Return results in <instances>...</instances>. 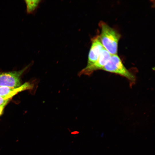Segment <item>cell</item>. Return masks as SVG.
I'll return each mask as SVG.
<instances>
[{
    "label": "cell",
    "instance_id": "cell-2",
    "mask_svg": "<svg viewBox=\"0 0 155 155\" xmlns=\"http://www.w3.org/2000/svg\"><path fill=\"white\" fill-rule=\"evenodd\" d=\"M102 69L123 76L131 82L135 80L134 75L125 67L117 54L111 55Z\"/></svg>",
    "mask_w": 155,
    "mask_h": 155
},
{
    "label": "cell",
    "instance_id": "cell-4",
    "mask_svg": "<svg viewBox=\"0 0 155 155\" xmlns=\"http://www.w3.org/2000/svg\"><path fill=\"white\" fill-rule=\"evenodd\" d=\"M111 55L104 48L102 50L96 62L92 65L86 67L78 73V75H90L94 71L102 69L109 60Z\"/></svg>",
    "mask_w": 155,
    "mask_h": 155
},
{
    "label": "cell",
    "instance_id": "cell-7",
    "mask_svg": "<svg viewBox=\"0 0 155 155\" xmlns=\"http://www.w3.org/2000/svg\"><path fill=\"white\" fill-rule=\"evenodd\" d=\"M26 12L28 14L33 13L37 8L40 1L38 0H26Z\"/></svg>",
    "mask_w": 155,
    "mask_h": 155
},
{
    "label": "cell",
    "instance_id": "cell-3",
    "mask_svg": "<svg viewBox=\"0 0 155 155\" xmlns=\"http://www.w3.org/2000/svg\"><path fill=\"white\" fill-rule=\"evenodd\" d=\"M27 68L18 71L0 73V86L17 88L20 86V77Z\"/></svg>",
    "mask_w": 155,
    "mask_h": 155
},
{
    "label": "cell",
    "instance_id": "cell-5",
    "mask_svg": "<svg viewBox=\"0 0 155 155\" xmlns=\"http://www.w3.org/2000/svg\"><path fill=\"white\" fill-rule=\"evenodd\" d=\"M104 48L99 36L93 39L88 54L86 67L92 65L96 62Z\"/></svg>",
    "mask_w": 155,
    "mask_h": 155
},
{
    "label": "cell",
    "instance_id": "cell-1",
    "mask_svg": "<svg viewBox=\"0 0 155 155\" xmlns=\"http://www.w3.org/2000/svg\"><path fill=\"white\" fill-rule=\"evenodd\" d=\"M101 33L99 36L104 48L111 55L117 54L120 35L105 23H101Z\"/></svg>",
    "mask_w": 155,
    "mask_h": 155
},
{
    "label": "cell",
    "instance_id": "cell-6",
    "mask_svg": "<svg viewBox=\"0 0 155 155\" xmlns=\"http://www.w3.org/2000/svg\"><path fill=\"white\" fill-rule=\"evenodd\" d=\"M33 88V85L28 82H26L17 88L0 86V96H3L10 94L15 95L20 92L31 89Z\"/></svg>",
    "mask_w": 155,
    "mask_h": 155
},
{
    "label": "cell",
    "instance_id": "cell-8",
    "mask_svg": "<svg viewBox=\"0 0 155 155\" xmlns=\"http://www.w3.org/2000/svg\"><path fill=\"white\" fill-rule=\"evenodd\" d=\"M5 106H0V116L2 115L3 113V110Z\"/></svg>",
    "mask_w": 155,
    "mask_h": 155
}]
</instances>
